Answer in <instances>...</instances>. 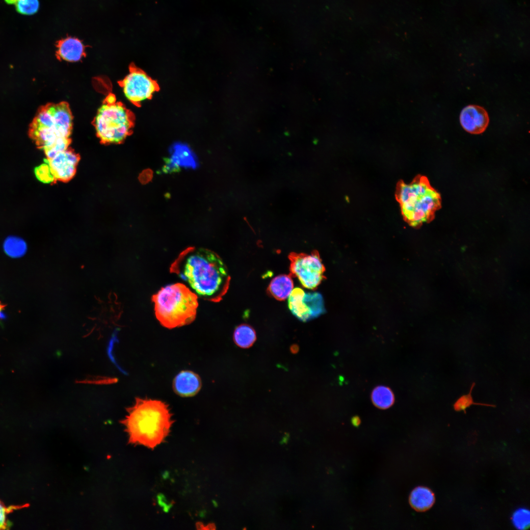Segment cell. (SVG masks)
Segmentation results:
<instances>
[{"label": "cell", "mask_w": 530, "mask_h": 530, "mask_svg": "<svg viewBox=\"0 0 530 530\" xmlns=\"http://www.w3.org/2000/svg\"><path fill=\"white\" fill-rule=\"evenodd\" d=\"M169 270L186 282L197 296L210 302H220L229 288L227 266L217 253L207 248H186Z\"/></svg>", "instance_id": "6da1fadb"}, {"label": "cell", "mask_w": 530, "mask_h": 530, "mask_svg": "<svg viewBox=\"0 0 530 530\" xmlns=\"http://www.w3.org/2000/svg\"><path fill=\"white\" fill-rule=\"evenodd\" d=\"M122 422L129 442L154 449L168 435L173 423L168 405L157 399L136 398Z\"/></svg>", "instance_id": "7a4b0ae2"}, {"label": "cell", "mask_w": 530, "mask_h": 530, "mask_svg": "<svg viewBox=\"0 0 530 530\" xmlns=\"http://www.w3.org/2000/svg\"><path fill=\"white\" fill-rule=\"evenodd\" d=\"M395 196L404 220L413 227L432 220L441 208L440 194L424 176L418 175L408 184L399 181Z\"/></svg>", "instance_id": "3957f363"}, {"label": "cell", "mask_w": 530, "mask_h": 530, "mask_svg": "<svg viewBox=\"0 0 530 530\" xmlns=\"http://www.w3.org/2000/svg\"><path fill=\"white\" fill-rule=\"evenodd\" d=\"M156 317L163 327L172 329L189 324L195 319L198 296L182 283L161 288L153 295Z\"/></svg>", "instance_id": "277c9868"}, {"label": "cell", "mask_w": 530, "mask_h": 530, "mask_svg": "<svg viewBox=\"0 0 530 530\" xmlns=\"http://www.w3.org/2000/svg\"><path fill=\"white\" fill-rule=\"evenodd\" d=\"M135 122L133 113L115 95L109 93L98 109L92 124L103 144H119L132 133Z\"/></svg>", "instance_id": "5b68a950"}, {"label": "cell", "mask_w": 530, "mask_h": 530, "mask_svg": "<svg viewBox=\"0 0 530 530\" xmlns=\"http://www.w3.org/2000/svg\"><path fill=\"white\" fill-rule=\"evenodd\" d=\"M288 258L291 276L296 277L306 288H317L324 278L325 270L318 251H313L310 254L292 252L289 254Z\"/></svg>", "instance_id": "8992f818"}, {"label": "cell", "mask_w": 530, "mask_h": 530, "mask_svg": "<svg viewBox=\"0 0 530 530\" xmlns=\"http://www.w3.org/2000/svg\"><path fill=\"white\" fill-rule=\"evenodd\" d=\"M129 68V73L118 83L127 99L139 107L142 102L151 99L159 90V87L157 81L133 63H131Z\"/></svg>", "instance_id": "52a82bcc"}, {"label": "cell", "mask_w": 530, "mask_h": 530, "mask_svg": "<svg viewBox=\"0 0 530 530\" xmlns=\"http://www.w3.org/2000/svg\"><path fill=\"white\" fill-rule=\"evenodd\" d=\"M79 160V155L68 148L47 159L46 161L55 181L67 182L74 176Z\"/></svg>", "instance_id": "ba28073f"}, {"label": "cell", "mask_w": 530, "mask_h": 530, "mask_svg": "<svg viewBox=\"0 0 530 530\" xmlns=\"http://www.w3.org/2000/svg\"><path fill=\"white\" fill-rule=\"evenodd\" d=\"M459 120L462 128L468 132L474 134L483 132L489 123V117L485 109L475 105L464 107L461 111Z\"/></svg>", "instance_id": "9c48e42d"}, {"label": "cell", "mask_w": 530, "mask_h": 530, "mask_svg": "<svg viewBox=\"0 0 530 530\" xmlns=\"http://www.w3.org/2000/svg\"><path fill=\"white\" fill-rule=\"evenodd\" d=\"M200 376L190 371H182L176 375L173 381L174 391L182 397H190L197 394L201 388Z\"/></svg>", "instance_id": "30bf717a"}, {"label": "cell", "mask_w": 530, "mask_h": 530, "mask_svg": "<svg viewBox=\"0 0 530 530\" xmlns=\"http://www.w3.org/2000/svg\"><path fill=\"white\" fill-rule=\"evenodd\" d=\"M56 56L59 60L77 62L86 56L85 46L80 39L67 37L58 41Z\"/></svg>", "instance_id": "8fae6325"}, {"label": "cell", "mask_w": 530, "mask_h": 530, "mask_svg": "<svg viewBox=\"0 0 530 530\" xmlns=\"http://www.w3.org/2000/svg\"><path fill=\"white\" fill-rule=\"evenodd\" d=\"M170 159L179 167L195 169L199 167L196 155L190 147L182 142H175L169 148Z\"/></svg>", "instance_id": "7c38bea8"}, {"label": "cell", "mask_w": 530, "mask_h": 530, "mask_svg": "<svg viewBox=\"0 0 530 530\" xmlns=\"http://www.w3.org/2000/svg\"><path fill=\"white\" fill-rule=\"evenodd\" d=\"M290 274H281L270 281L267 292L275 299L282 301L289 296L293 289V283Z\"/></svg>", "instance_id": "4fadbf2b"}, {"label": "cell", "mask_w": 530, "mask_h": 530, "mask_svg": "<svg viewBox=\"0 0 530 530\" xmlns=\"http://www.w3.org/2000/svg\"><path fill=\"white\" fill-rule=\"evenodd\" d=\"M435 496L429 488L424 486L415 488L411 492L409 502L416 511H425L430 509L435 502Z\"/></svg>", "instance_id": "5bb4252c"}, {"label": "cell", "mask_w": 530, "mask_h": 530, "mask_svg": "<svg viewBox=\"0 0 530 530\" xmlns=\"http://www.w3.org/2000/svg\"><path fill=\"white\" fill-rule=\"evenodd\" d=\"M305 293L302 289L295 288L288 297V306L292 313L303 322L312 319L310 311L303 301Z\"/></svg>", "instance_id": "9a60e30c"}, {"label": "cell", "mask_w": 530, "mask_h": 530, "mask_svg": "<svg viewBox=\"0 0 530 530\" xmlns=\"http://www.w3.org/2000/svg\"><path fill=\"white\" fill-rule=\"evenodd\" d=\"M256 339L255 330L248 324H241L236 327L233 340L238 346L247 348L251 346Z\"/></svg>", "instance_id": "2e32d148"}, {"label": "cell", "mask_w": 530, "mask_h": 530, "mask_svg": "<svg viewBox=\"0 0 530 530\" xmlns=\"http://www.w3.org/2000/svg\"><path fill=\"white\" fill-rule=\"evenodd\" d=\"M371 398L373 404L380 409H386L390 407L395 401L392 391L384 386H378L372 391Z\"/></svg>", "instance_id": "e0dca14e"}, {"label": "cell", "mask_w": 530, "mask_h": 530, "mask_svg": "<svg viewBox=\"0 0 530 530\" xmlns=\"http://www.w3.org/2000/svg\"><path fill=\"white\" fill-rule=\"evenodd\" d=\"M3 248L4 252L13 258H18L24 256L27 251V245L25 241L16 236L7 237L3 242Z\"/></svg>", "instance_id": "ac0fdd59"}, {"label": "cell", "mask_w": 530, "mask_h": 530, "mask_svg": "<svg viewBox=\"0 0 530 530\" xmlns=\"http://www.w3.org/2000/svg\"><path fill=\"white\" fill-rule=\"evenodd\" d=\"M303 301L310 311L311 319L319 317L325 312L323 299L318 292L305 293Z\"/></svg>", "instance_id": "d6986e66"}, {"label": "cell", "mask_w": 530, "mask_h": 530, "mask_svg": "<svg viewBox=\"0 0 530 530\" xmlns=\"http://www.w3.org/2000/svg\"><path fill=\"white\" fill-rule=\"evenodd\" d=\"M475 384V383H473L471 386L469 393L467 395L461 396L454 403L453 407L455 411L458 412L463 411L464 413H466V409L467 408L470 407L472 405H481L492 407H496V405L494 404L478 403L474 401L472 393Z\"/></svg>", "instance_id": "ffe728a7"}, {"label": "cell", "mask_w": 530, "mask_h": 530, "mask_svg": "<svg viewBox=\"0 0 530 530\" xmlns=\"http://www.w3.org/2000/svg\"><path fill=\"white\" fill-rule=\"evenodd\" d=\"M512 523L517 529H527L530 524V511L524 508L516 510L512 516Z\"/></svg>", "instance_id": "44dd1931"}, {"label": "cell", "mask_w": 530, "mask_h": 530, "mask_svg": "<svg viewBox=\"0 0 530 530\" xmlns=\"http://www.w3.org/2000/svg\"><path fill=\"white\" fill-rule=\"evenodd\" d=\"M14 5L18 13L25 15H31L38 11L39 2L38 0H17Z\"/></svg>", "instance_id": "7402d4cb"}, {"label": "cell", "mask_w": 530, "mask_h": 530, "mask_svg": "<svg viewBox=\"0 0 530 530\" xmlns=\"http://www.w3.org/2000/svg\"><path fill=\"white\" fill-rule=\"evenodd\" d=\"M34 172L37 178L43 183H50L55 181L51 169L46 161H45V163L36 167Z\"/></svg>", "instance_id": "603a6c76"}, {"label": "cell", "mask_w": 530, "mask_h": 530, "mask_svg": "<svg viewBox=\"0 0 530 530\" xmlns=\"http://www.w3.org/2000/svg\"><path fill=\"white\" fill-rule=\"evenodd\" d=\"M164 164L161 167L160 173H176L180 171V167L174 164L170 158H164Z\"/></svg>", "instance_id": "cb8c5ba5"}, {"label": "cell", "mask_w": 530, "mask_h": 530, "mask_svg": "<svg viewBox=\"0 0 530 530\" xmlns=\"http://www.w3.org/2000/svg\"><path fill=\"white\" fill-rule=\"evenodd\" d=\"M153 177V172L150 169L144 170L139 176V180L143 184L150 182Z\"/></svg>", "instance_id": "d4e9b609"}, {"label": "cell", "mask_w": 530, "mask_h": 530, "mask_svg": "<svg viewBox=\"0 0 530 530\" xmlns=\"http://www.w3.org/2000/svg\"><path fill=\"white\" fill-rule=\"evenodd\" d=\"M7 510L0 502V529H3L6 524V514Z\"/></svg>", "instance_id": "484cf974"}, {"label": "cell", "mask_w": 530, "mask_h": 530, "mask_svg": "<svg viewBox=\"0 0 530 530\" xmlns=\"http://www.w3.org/2000/svg\"><path fill=\"white\" fill-rule=\"evenodd\" d=\"M352 424L355 426H358L360 424V419L358 417H353L351 420Z\"/></svg>", "instance_id": "4316f807"}, {"label": "cell", "mask_w": 530, "mask_h": 530, "mask_svg": "<svg viewBox=\"0 0 530 530\" xmlns=\"http://www.w3.org/2000/svg\"><path fill=\"white\" fill-rule=\"evenodd\" d=\"M5 307H6V305L2 304L0 302V319H3V318H4V316L3 315V313L2 311L4 309V308Z\"/></svg>", "instance_id": "83f0119b"}, {"label": "cell", "mask_w": 530, "mask_h": 530, "mask_svg": "<svg viewBox=\"0 0 530 530\" xmlns=\"http://www.w3.org/2000/svg\"><path fill=\"white\" fill-rule=\"evenodd\" d=\"M4 1L8 4H15L17 0H4Z\"/></svg>", "instance_id": "f1b7e54d"}]
</instances>
